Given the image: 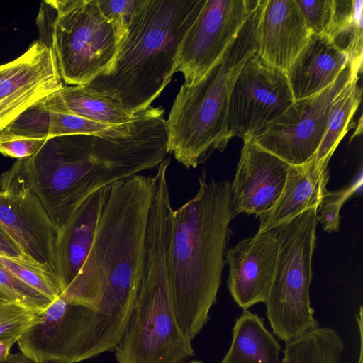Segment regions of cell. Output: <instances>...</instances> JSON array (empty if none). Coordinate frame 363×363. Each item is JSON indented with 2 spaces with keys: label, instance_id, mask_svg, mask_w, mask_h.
Here are the masks:
<instances>
[{
  "label": "cell",
  "instance_id": "cell-30",
  "mask_svg": "<svg viewBox=\"0 0 363 363\" xmlns=\"http://www.w3.org/2000/svg\"><path fill=\"white\" fill-rule=\"evenodd\" d=\"M39 320L40 313L15 301L0 303V340H18Z\"/></svg>",
  "mask_w": 363,
  "mask_h": 363
},
{
  "label": "cell",
  "instance_id": "cell-37",
  "mask_svg": "<svg viewBox=\"0 0 363 363\" xmlns=\"http://www.w3.org/2000/svg\"><path fill=\"white\" fill-rule=\"evenodd\" d=\"M18 339L0 340V362L10 354V350L17 342Z\"/></svg>",
  "mask_w": 363,
  "mask_h": 363
},
{
  "label": "cell",
  "instance_id": "cell-11",
  "mask_svg": "<svg viewBox=\"0 0 363 363\" xmlns=\"http://www.w3.org/2000/svg\"><path fill=\"white\" fill-rule=\"evenodd\" d=\"M0 228L20 247L30 262L60 279L58 230L12 167L0 177Z\"/></svg>",
  "mask_w": 363,
  "mask_h": 363
},
{
  "label": "cell",
  "instance_id": "cell-10",
  "mask_svg": "<svg viewBox=\"0 0 363 363\" xmlns=\"http://www.w3.org/2000/svg\"><path fill=\"white\" fill-rule=\"evenodd\" d=\"M350 77L347 65L328 87L313 96L294 100L253 140L289 165L298 166L308 162L324 136L332 101Z\"/></svg>",
  "mask_w": 363,
  "mask_h": 363
},
{
  "label": "cell",
  "instance_id": "cell-22",
  "mask_svg": "<svg viewBox=\"0 0 363 363\" xmlns=\"http://www.w3.org/2000/svg\"><path fill=\"white\" fill-rule=\"evenodd\" d=\"M362 0H335V11L328 35L347 57L351 77L358 78L363 56Z\"/></svg>",
  "mask_w": 363,
  "mask_h": 363
},
{
  "label": "cell",
  "instance_id": "cell-7",
  "mask_svg": "<svg viewBox=\"0 0 363 363\" xmlns=\"http://www.w3.org/2000/svg\"><path fill=\"white\" fill-rule=\"evenodd\" d=\"M36 24L66 84L87 85L114 64L120 40L96 0L43 1Z\"/></svg>",
  "mask_w": 363,
  "mask_h": 363
},
{
  "label": "cell",
  "instance_id": "cell-29",
  "mask_svg": "<svg viewBox=\"0 0 363 363\" xmlns=\"http://www.w3.org/2000/svg\"><path fill=\"white\" fill-rule=\"evenodd\" d=\"M0 290L13 301L35 312L44 311L52 301L28 286L0 264Z\"/></svg>",
  "mask_w": 363,
  "mask_h": 363
},
{
  "label": "cell",
  "instance_id": "cell-8",
  "mask_svg": "<svg viewBox=\"0 0 363 363\" xmlns=\"http://www.w3.org/2000/svg\"><path fill=\"white\" fill-rule=\"evenodd\" d=\"M318 223L313 208L274 228L278 255L264 304L273 334L285 343L320 327L309 296Z\"/></svg>",
  "mask_w": 363,
  "mask_h": 363
},
{
  "label": "cell",
  "instance_id": "cell-15",
  "mask_svg": "<svg viewBox=\"0 0 363 363\" xmlns=\"http://www.w3.org/2000/svg\"><path fill=\"white\" fill-rule=\"evenodd\" d=\"M311 34L296 0H265L257 26L256 55L267 65L286 72Z\"/></svg>",
  "mask_w": 363,
  "mask_h": 363
},
{
  "label": "cell",
  "instance_id": "cell-40",
  "mask_svg": "<svg viewBox=\"0 0 363 363\" xmlns=\"http://www.w3.org/2000/svg\"><path fill=\"white\" fill-rule=\"evenodd\" d=\"M179 363H203V362L201 361H198V360H194V361H191V362H179Z\"/></svg>",
  "mask_w": 363,
  "mask_h": 363
},
{
  "label": "cell",
  "instance_id": "cell-4",
  "mask_svg": "<svg viewBox=\"0 0 363 363\" xmlns=\"http://www.w3.org/2000/svg\"><path fill=\"white\" fill-rule=\"evenodd\" d=\"M206 0H138L114 64L86 86L135 115L151 106L176 73L182 40Z\"/></svg>",
  "mask_w": 363,
  "mask_h": 363
},
{
  "label": "cell",
  "instance_id": "cell-5",
  "mask_svg": "<svg viewBox=\"0 0 363 363\" xmlns=\"http://www.w3.org/2000/svg\"><path fill=\"white\" fill-rule=\"evenodd\" d=\"M171 203L152 202L141 279L125 332L116 347L117 363H179L194 356L191 340L175 316L170 289Z\"/></svg>",
  "mask_w": 363,
  "mask_h": 363
},
{
  "label": "cell",
  "instance_id": "cell-36",
  "mask_svg": "<svg viewBox=\"0 0 363 363\" xmlns=\"http://www.w3.org/2000/svg\"><path fill=\"white\" fill-rule=\"evenodd\" d=\"M0 363H38L35 362L24 354H23L21 352L16 353H11L7 356V357L1 361Z\"/></svg>",
  "mask_w": 363,
  "mask_h": 363
},
{
  "label": "cell",
  "instance_id": "cell-31",
  "mask_svg": "<svg viewBox=\"0 0 363 363\" xmlns=\"http://www.w3.org/2000/svg\"><path fill=\"white\" fill-rule=\"evenodd\" d=\"M362 186V177L347 188L329 192L318 208V220L327 232L338 231L340 209L344 202Z\"/></svg>",
  "mask_w": 363,
  "mask_h": 363
},
{
  "label": "cell",
  "instance_id": "cell-27",
  "mask_svg": "<svg viewBox=\"0 0 363 363\" xmlns=\"http://www.w3.org/2000/svg\"><path fill=\"white\" fill-rule=\"evenodd\" d=\"M40 101L26 109L2 130L0 138L48 139L50 111L43 107Z\"/></svg>",
  "mask_w": 363,
  "mask_h": 363
},
{
  "label": "cell",
  "instance_id": "cell-23",
  "mask_svg": "<svg viewBox=\"0 0 363 363\" xmlns=\"http://www.w3.org/2000/svg\"><path fill=\"white\" fill-rule=\"evenodd\" d=\"M358 78L352 77L337 93L330 104L326 129L314 159L320 164L329 162L337 146L347 132L362 99Z\"/></svg>",
  "mask_w": 363,
  "mask_h": 363
},
{
  "label": "cell",
  "instance_id": "cell-20",
  "mask_svg": "<svg viewBox=\"0 0 363 363\" xmlns=\"http://www.w3.org/2000/svg\"><path fill=\"white\" fill-rule=\"evenodd\" d=\"M61 78L52 50L37 40L17 59L0 65V104L46 82Z\"/></svg>",
  "mask_w": 363,
  "mask_h": 363
},
{
  "label": "cell",
  "instance_id": "cell-34",
  "mask_svg": "<svg viewBox=\"0 0 363 363\" xmlns=\"http://www.w3.org/2000/svg\"><path fill=\"white\" fill-rule=\"evenodd\" d=\"M45 140L21 137L0 138V153L18 160L28 157L34 155Z\"/></svg>",
  "mask_w": 363,
  "mask_h": 363
},
{
  "label": "cell",
  "instance_id": "cell-14",
  "mask_svg": "<svg viewBox=\"0 0 363 363\" xmlns=\"http://www.w3.org/2000/svg\"><path fill=\"white\" fill-rule=\"evenodd\" d=\"M278 255L275 228L240 240L228 248V291L237 305L248 310L265 303L274 278Z\"/></svg>",
  "mask_w": 363,
  "mask_h": 363
},
{
  "label": "cell",
  "instance_id": "cell-28",
  "mask_svg": "<svg viewBox=\"0 0 363 363\" xmlns=\"http://www.w3.org/2000/svg\"><path fill=\"white\" fill-rule=\"evenodd\" d=\"M63 86L61 78L43 83L0 104V132L20 114Z\"/></svg>",
  "mask_w": 363,
  "mask_h": 363
},
{
  "label": "cell",
  "instance_id": "cell-33",
  "mask_svg": "<svg viewBox=\"0 0 363 363\" xmlns=\"http://www.w3.org/2000/svg\"><path fill=\"white\" fill-rule=\"evenodd\" d=\"M104 16L113 25L118 39L123 40L128 23L138 0H96Z\"/></svg>",
  "mask_w": 363,
  "mask_h": 363
},
{
  "label": "cell",
  "instance_id": "cell-32",
  "mask_svg": "<svg viewBox=\"0 0 363 363\" xmlns=\"http://www.w3.org/2000/svg\"><path fill=\"white\" fill-rule=\"evenodd\" d=\"M311 31L328 34L335 11V0H296Z\"/></svg>",
  "mask_w": 363,
  "mask_h": 363
},
{
  "label": "cell",
  "instance_id": "cell-12",
  "mask_svg": "<svg viewBox=\"0 0 363 363\" xmlns=\"http://www.w3.org/2000/svg\"><path fill=\"white\" fill-rule=\"evenodd\" d=\"M259 0H206L180 47L176 72L184 84L201 81L220 60Z\"/></svg>",
  "mask_w": 363,
  "mask_h": 363
},
{
  "label": "cell",
  "instance_id": "cell-1",
  "mask_svg": "<svg viewBox=\"0 0 363 363\" xmlns=\"http://www.w3.org/2000/svg\"><path fill=\"white\" fill-rule=\"evenodd\" d=\"M164 113L161 107L150 106L136 113L131 128L121 133L50 138L29 158V186L58 230L96 191L166 159Z\"/></svg>",
  "mask_w": 363,
  "mask_h": 363
},
{
  "label": "cell",
  "instance_id": "cell-6",
  "mask_svg": "<svg viewBox=\"0 0 363 363\" xmlns=\"http://www.w3.org/2000/svg\"><path fill=\"white\" fill-rule=\"evenodd\" d=\"M265 0H259L220 60L193 86L183 84L168 119V152L186 168H196L223 152L229 96L246 63L257 53V26Z\"/></svg>",
  "mask_w": 363,
  "mask_h": 363
},
{
  "label": "cell",
  "instance_id": "cell-2",
  "mask_svg": "<svg viewBox=\"0 0 363 363\" xmlns=\"http://www.w3.org/2000/svg\"><path fill=\"white\" fill-rule=\"evenodd\" d=\"M155 180L138 174L109 186L89 252L62 294L70 304L94 311L93 334L110 347L120 342L135 305Z\"/></svg>",
  "mask_w": 363,
  "mask_h": 363
},
{
  "label": "cell",
  "instance_id": "cell-18",
  "mask_svg": "<svg viewBox=\"0 0 363 363\" xmlns=\"http://www.w3.org/2000/svg\"><path fill=\"white\" fill-rule=\"evenodd\" d=\"M347 65V56L328 35L312 33L285 72L294 100L321 91L336 80Z\"/></svg>",
  "mask_w": 363,
  "mask_h": 363
},
{
  "label": "cell",
  "instance_id": "cell-21",
  "mask_svg": "<svg viewBox=\"0 0 363 363\" xmlns=\"http://www.w3.org/2000/svg\"><path fill=\"white\" fill-rule=\"evenodd\" d=\"M281 347L264 320L243 310L233 328L230 348L220 363H282Z\"/></svg>",
  "mask_w": 363,
  "mask_h": 363
},
{
  "label": "cell",
  "instance_id": "cell-24",
  "mask_svg": "<svg viewBox=\"0 0 363 363\" xmlns=\"http://www.w3.org/2000/svg\"><path fill=\"white\" fill-rule=\"evenodd\" d=\"M282 363H340L345 345L331 328H318L286 343Z\"/></svg>",
  "mask_w": 363,
  "mask_h": 363
},
{
  "label": "cell",
  "instance_id": "cell-25",
  "mask_svg": "<svg viewBox=\"0 0 363 363\" xmlns=\"http://www.w3.org/2000/svg\"><path fill=\"white\" fill-rule=\"evenodd\" d=\"M0 264L52 301L65 291L60 278L28 261L0 255Z\"/></svg>",
  "mask_w": 363,
  "mask_h": 363
},
{
  "label": "cell",
  "instance_id": "cell-39",
  "mask_svg": "<svg viewBox=\"0 0 363 363\" xmlns=\"http://www.w3.org/2000/svg\"><path fill=\"white\" fill-rule=\"evenodd\" d=\"M357 363H363V353L359 352V359Z\"/></svg>",
  "mask_w": 363,
  "mask_h": 363
},
{
  "label": "cell",
  "instance_id": "cell-9",
  "mask_svg": "<svg viewBox=\"0 0 363 363\" xmlns=\"http://www.w3.org/2000/svg\"><path fill=\"white\" fill-rule=\"evenodd\" d=\"M285 72L263 62L255 54L239 72L231 89L225 138H254L294 103Z\"/></svg>",
  "mask_w": 363,
  "mask_h": 363
},
{
  "label": "cell",
  "instance_id": "cell-19",
  "mask_svg": "<svg viewBox=\"0 0 363 363\" xmlns=\"http://www.w3.org/2000/svg\"><path fill=\"white\" fill-rule=\"evenodd\" d=\"M45 108L108 125L131 122L135 115L118 101L86 85L65 86L40 101Z\"/></svg>",
  "mask_w": 363,
  "mask_h": 363
},
{
  "label": "cell",
  "instance_id": "cell-26",
  "mask_svg": "<svg viewBox=\"0 0 363 363\" xmlns=\"http://www.w3.org/2000/svg\"><path fill=\"white\" fill-rule=\"evenodd\" d=\"M50 111L48 138L68 135H101L121 133L128 130L135 119L128 123L113 125L73 115Z\"/></svg>",
  "mask_w": 363,
  "mask_h": 363
},
{
  "label": "cell",
  "instance_id": "cell-16",
  "mask_svg": "<svg viewBox=\"0 0 363 363\" xmlns=\"http://www.w3.org/2000/svg\"><path fill=\"white\" fill-rule=\"evenodd\" d=\"M328 163H318L313 157L298 166L289 165L282 192L267 212L259 218L258 234L274 228L302 212L318 208L328 194Z\"/></svg>",
  "mask_w": 363,
  "mask_h": 363
},
{
  "label": "cell",
  "instance_id": "cell-17",
  "mask_svg": "<svg viewBox=\"0 0 363 363\" xmlns=\"http://www.w3.org/2000/svg\"><path fill=\"white\" fill-rule=\"evenodd\" d=\"M109 186L87 197L58 231L57 254L65 290L80 272L91 247Z\"/></svg>",
  "mask_w": 363,
  "mask_h": 363
},
{
  "label": "cell",
  "instance_id": "cell-3",
  "mask_svg": "<svg viewBox=\"0 0 363 363\" xmlns=\"http://www.w3.org/2000/svg\"><path fill=\"white\" fill-rule=\"evenodd\" d=\"M234 218L229 182L199 178L196 194L172 213L169 279L177 323L192 340L216 303Z\"/></svg>",
  "mask_w": 363,
  "mask_h": 363
},
{
  "label": "cell",
  "instance_id": "cell-13",
  "mask_svg": "<svg viewBox=\"0 0 363 363\" xmlns=\"http://www.w3.org/2000/svg\"><path fill=\"white\" fill-rule=\"evenodd\" d=\"M243 142L230 184L232 212L234 217L242 213L259 217L269 211L279 198L289 164L262 149L251 138Z\"/></svg>",
  "mask_w": 363,
  "mask_h": 363
},
{
  "label": "cell",
  "instance_id": "cell-38",
  "mask_svg": "<svg viewBox=\"0 0 363 363\" xmlns=\"http://www.w3.org/2000/svg\"><path fill=\"white\" fill-rule=\"evenodd\" d=\"M13 301L10 297L0 290V303Z\"/></svg>",
  "mask_w": 363,
  "mask_h": 363
},
{
  "label": "cell",
  "instance_id": "cell-35",
  "mask_svg": "<svg viewBox=\"0 0 363 363\" xmlns=\"http://www.w3.org/2000/svg\"><path fill=\"white\" fill-rule=\"evenodd\" d=\"M0 255L29 262L20 247L1 228Z\"/></svg>",
  "mask_w": 363,
  "mask_h": 363
}]
</instances>
